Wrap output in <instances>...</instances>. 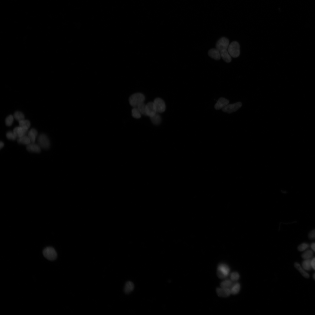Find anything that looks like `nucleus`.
<instances>
[{
  "instance_id": "f257e3e1",
  "label": "nucleus",
  "mask_w": 315,
  "mask_h": 315,
  "mask_svg": "<svg viewBox=\"0 0 315 315\" xmlns=\"http://www.w3.org/2000/svg\"><path fill=\"white\" fill-rule=\"evenodd\" d=\"M145 97L144 94L141 93H138L134 94L129 98V101L132 107H137L141 103H144Z\"/></svg>"
},
{
  "instance_id": "f03ea898",
  "label": "nucleus",
  "mask_w": 315,
  "mask_h": 315,
  "mask_svg": "<svg viewBox=\"0 0 315 315\" xmlns=\"http://www.w3.org/2000/svg\"><path fill=\"white\" fill-rule=\"evenodd\" d=\"M227 50L231 57L234 58L238 57L240 53L239 43L236 41L233 42L229 45Z\"/></svg>"
},
{
  "instance_id": "7ed1b4c3",
  "label": "nucleus",
  "mask_w": 315,
  "mask_h": 315,
  "mask_svg": "<svg viewBox=\"0 0 315 315\" xmlns=\"http://www.w3.org/2000/svg\"><path fill=\"white\" fill-rule=\"evenodd\" d=\"M230 271V268L227 264H220L217 268V276L220 279L225 278L229 275Z\"/></svg>"
},
{
  "instance_id": "20e7f679",
  "label": "nucleus",
  "mask_w": 315,
  "mask_h": 315,
  "mask_svg": "<svg viewBox=\"0 0 315 315\" xmlns=\"http://www.w3.org/2000/svg\"><path fill=\"white\" fill-rule=\"evenodd\" d=\"M43 253L45 257L50 261H53L56 259L57 257L56 252L52 247H47L43 250Z\"/></svg>"
},
{
  "instance_id": "39448f33",
  "label": "nucleus",
  "mask_w": 315,
  "mask_h": 315,
  "mask_svg": "<svg viewBox=\"0 0 315 315\" xmlns=\"http://www.w3.org/2000/svg\"><path fill=\"white\" fill-rule=\"evenodd\" d=\"M38 144L44 149H49L50 145V142L47 136L44 134H40L38 138Z\"/></svg>"
},
{
  "instance_id": "423d86ee",
  "label": "nucleus",
  "mask_w": 315,
  "mask_h": 315,
  "mask_svg": "<svg viewBox=\"0 0 315 315\" xmlns=\"http://www.w3.org/2000/svg\"><path fill=\"white\" fill-rule=\"evenodd\" d=\"M229 45V40L225 37H222L216 42V49L220 51L223 50H227Z\"/></svg>"
},
{
  "instance_id": "0eeeda50",
  "label": "nucleus",
  "mask_w": 315,
  "mask_h": 315,
  "mask_svg": "<svg viewBox=\"0 0 315 315\" xmlns=\"http://www.w3.org/2000/svg\"><path fill=\"white\" fill-rule=\"evenodd\" d=\"M242 106V103L238 102L234 104H229L223 108L222 110L225 112L231 114L237 111Z\"/></svg>"
},
{
  "instance_id": "6e6552de",
  "label": "nucleus",
  "mask_w": 315,
  "mask_h": 315,
  "mask_svg": "<svg viewBox=\"0 0 315 315\" xmlns=\"http://www.w3.org/2000/svg\"><path fill=\"white\" fill-rule=\"evenodd\" d=\"M153 103L156 107L157 113H162L165 111L166 104L162 99L160 98H156L154 100Z\"/></svg>"
},
{
  "instance_id": "1a4fd4ad",
  "label": "nucleus",
  "mask_w": 315,
  "mask_h": 315,
  "mask_svg": "<svg viewBox=\"0 0 315 315\" xmlns=\"http://www.w3.org/2000/svg\"><path fill=\"white\" fill-rule=\"evenodd\" d=\"M146 113L147 116L150 118L153 116L157 113L156 107L154 103L149 102L146 105Z\"/></svg>"
},
{
  "instance_id": "9d476101",
  "label": "nucleus",
  "mask_w": 315,
  "mask_h": 315,
  "mask_svg": "<svg viewBox=\"0 0 315 315\" xmlns=\"http://www.w3.org/2000/svg\"><path fill=\"white\" fill-rule=\"evenodd\" d=\"M28 129L26 127H22L19 126L15 128L13 130V132L17 138H21L25 135L28 131Z\"/></svg>"
},
{
  "instance_id": "9b49d317",
  "label": "nucleus",
  "mask_w": 315,
  "mask_h": 315,
  "mask_svg": "<svg viewBox=\"0 0 315 315\" xmlns=\"http://www.w3.org/2000/svg\"><path fill=\"white\" fill-rule=\"evenodd\" d=\"M229 103V101L227 99L223 98H220L219 99L215 104L214 106L215 109L216 110H222L228 105Z\"/></svg>"
},
{
  "instance_id": "f8f14e48",
  "label": "nucleus",
  "mask_w": 315,
  "mask_h": 315,
  "mask_svg": "<svg viewBox=\"0 0 315 315\" xmlns=\"http://www.w3.org/2000/svg\"><path fill=\"white\" fill-rule=\"evenodd\" d=\"M27 150L31 152L34 153H40L41 151V147L38 144L34 143H31L27 145Z\"/></svg>"
},
{
  "instance_id": "ddd939ff",
  "label": "nucleus",
  "mask_w": 315,
  "mask_h": 315,
  "mask_svg": "<svg viewBox=\"0 0 315 315\" xmlns=\"http://www.w3.org/2000/svg\"><path fill=\"white\" fill-rule=\"evenodd\" d=\"M216 291L218 295L220 297H226L231 294L230 290L227 288H217Z\"/></svg>"
},
{
  "instance_id": "4468645a",
  "label": "nucleus",
  "mask_w": 315,
  "mask_h": 315,
  "mask_svg": "<svg viewBox=\"0 0 315 315\" xmlns=\"http://www.w3.org/2000/svg\"><path fill=\"white\" fill-rule=\"evenodd\" d=\"M208 54L210 57L216 60H219L221 58L220 51L216 49H210L208 51Z\"/></svg>"
},
{
  "instance_id": "2eb2a0df",
  "label": "nucleus",
  "mask_w": 315,
  "mask_h": 315,
  "mask_svg": "<svg viewBox=\"0 0 315 315\" xmlns=\"http://www.w3.org/2000/svg\"><path fill=\"white\" fill-rule=\"evenodd\" d=\"M38 135V132L35 129H31L28 132V136L30 140L31 143H35Z\"/></svg>"
},
{
  "instance_id": "dca6fc26",
  "label": "nucleus",
  "mask_w": 315,
  "mask_h": 315,
  "mask_svg": "<svg viewBox=\"0 0 315 315\" xmlns=\"http://www.w3.org/2000/svg\"><path fill=\"white\" fill-rule=\"evenodd\" d=\"M220 56L226 62L229 63L231 61V56L227 50H223L220 51Z\"/></svg>"
},
{
  "instance_id": "f3484780",
  "label": "nucleus",
  "mask_w": 315,
  "mask_h": 315,
  "mask_svg": "<svg viewBox=\"0 0 315 315\" xmlns=\"http://www.w3.org/2000/svg\"><path fill=\"white\" fill-rule=\"evenodd\" d=\"M134 286L133 282L128 281L126 283L124 288V292L126 294H129L134 290Z\"/></svg>"
},
{
  "instance_id": "a211bd4d",
  "label": "nucleus",
  "mask_w": 315,
  "mask_h": 315,
  "mask_svg": "<svg viewBox=\"0 0 315 315\" xmlns=\"http://www.w3.org/2000/svg\"><path fill=\"white\" fill-rule=\"evenodd\" d=\"M294 266L305 278H308L309 277V275L305 271V270L303 267H301L299 263L297 262L295 263Z\"/></svg>"
},
{
  "instance_id": "6ab92c4d",
  "label": "nucleus",
  "mask_w": 315,
  "mask_h": 315,
  "mask_svg": "<svg viewBox=\"0 0 315 315\" xmlns=\"http://www.w3.org/2000/svg\"><path fill=\"white\" fill-rule=\"evenodd\" d=\"M17 142L18 143L27 145L31 143V140L28 136L26 135L18 138L17 140Z\"/></svg>"
},
{
  "instance_id": "aec40b11",
  "label": "nucleus",
  "mask_w": 315,
  "mask_h": 315,
  "mask_svg": "<svg viewBox=\"0 0 315 315\" xmlns=\"http://www.w3.org/2000/svg\"><path fill=\"white\" fill-rule=\"evenodd\" d=\"M302 267L306 270L310 271L312 267L311 264V260L310 259L305 260L302 263Z\"/></svg>"
},
{
  "instance_id": "412c9836",
  "label": "nucleus",
  "mask_w": 315,
  "mask_h": 315,
  "mask_svg": "<svg viewBox=\"0 0 315 315\" xmlns=\"http://www.w3.org/2000/svg\"><path fill=\"white\" fill-rule=\"evenodd\" d=\"M150 118L152 123L155 125H159L162 121L161 117L157 113L153 116Z\"/></svg>"
},
{
  "instance_id": "4be33fe9",
  "label": "nucleus",
  "mask_w": 315,
  "mask_h": 315,
  "mask_svg": "<svg viewBox=\"0 0 315 315\" xmlns=\"http://www.w3.org/2000/svg\"><path fill=\"white\" fill-rule=\"evenodd\" d=\"M240 287L239 283H236L231 288L230 290L231 293L233 294H236L239 292Z\"/></svg>"
},
{
  "instance_id": "5701e85b",
  "label": "nucleus",
  "mask_w": 315,
  "mask_h": 315,
  "mask_svg": "<svg viewBox=\"0 0 315 315\" xmlns=\"http://www.w3.org/2000/svg\"><path fill=\"white\" fill-rule=\"evenodd\" d=\"M313 252L310 250L305 251L302 255V258L304 260L310 259L313 255Z\"/></svg>"
},
{
  "instance_id": "b1692460",
  "label": "nucleus",
  "mask_w": 315,
  "mask_h": 315,
  "mask_svg": "<svg viewBox=\"0 0 315 315\" xmlns=\"http://www.w3.org/2000/svg\"><path fill=\"white\" fill-rule=\"evenodd\" d=\"M14 118L18 121L23 120L25 118V116L24 114L21 112L19 111L15 112L14 114Z\"/></svg>"
},
{
  "instance_id": "393cba45",
  "label": "nucleus",
  "mask_w": 315,
  "mask_h": 315,
  "mask_svg": "<svg viewBox=\"0 0 315 315\" xmlns=\"http://www.w3.org/2000/svg\"><path fill=\"white\" fill-rule=\"evenodd\" d=\"M19 126L21 127H26L29 129L30 126L31 124L30 121L24 119L19 121Z\"/></svg>"
},
{
  "instance_id": "a878e982",
  "label": "nucleus",
  "mask_w": 315,
  "mask_h": 315,
  "mask_svg": "<svg viewBox=\"0 0 315 315\" xmlns=\"http://www.w3.org/2000/svg\"><path fill=\"white\" fill-rule=\"evenodd\" d=\"M232 282L231 280L229 279L226 280L220 284V286L222 288H228L230 287L232 285Z\"/></svg>"
},
{
  "instance_id": "bb28decb",
  "label": "nucleus",
  "mask_w": 315,
  "mask_h": 315,
  "mask_svg": "<svg viewBox=\"0 0 315 315\" xmlns=\"http://www.w3.org/2000/svg\"><path fill=\"white\" fill-rule=\"evenodd\" d=\"M132 116L134 118L137 119L140 118L141 117V113L136 107L134 108L132 110Z\"/></svg>"
},
{
  "instance_id": "cd10ccee",
  "label": "nucleus",
  "mask_w": 315,
  "mask_h": 315,
  "mask_svg": "<svg viewBox=\"0 0 315 315\" xmlns=\"http://www.w3.org/2000/svg\"><path fill=\"white\" fill-rule=\"evenodd\" d=\"M14 116L12 115H10L7 116L5 120L6 125L8 127L11 126L14 122Z\"/></svg>"
},
{
  "instance_id": "c85d7f7f",
  "label": "nucleus",
  "mask_w": 315,
  "mask_h": 315,
  "mask_svg": "<svg viewBox=\"0 0 315 315\" xmlns=\"http://www.w3.org/2000/svg\"><path fill=\"white\" fill-rule=\"evenodd\" d=\"M146 105L143 103L140 104L137 107L141 114L145 116H147L146 113Z\"/></svg>"
},
{
  "instance_id": "c756f323",
  "label": "nucleus",
  "mask_w": 315,
  "mask_h": 315,
  "mask_svg": "<svg viewBox=\"0 0 315 315\" xmlns=\"http://www.w3.org/2000/svg\"><path fill=\"white\" fill-rule=\"evenodd\" d=\"M6 136L8 139L10 140H15L17 138L13 132L11 131L8 132L6 133Z\"/></svg>"
},
{
  "instance_id": "7c9ffc66",
  "label": "nucleus",
  "mask_w": 315,
  "mask_h": 315,
  "mask_svg": "<svg viewBox=\"0 0 315 315\" xmlns=\"http://www.w3.org/2000/svg\"><path fill=\"white\" fill-rule=\"evenodd\" d=\"M309 245L307 243H303L299 245L298 249L300 251H305L309 247Z\"/></svg>"
},
{
  "instance_id": "2f4dec72",
  "label": "nucleus",
  "mask_w": 315,
  "mask_h": 315,
  "mask_svg": "<svg viewBox=\"0 0 315 315\" xmlns=\"http://www.w3.org/2000/svg\"><path fill=\"white\" fill-rule=\"evenodd\" d=\"M240 277L239 273L236 272L233 273L231 275V278L232 281H236L238 280Z\"/></svg>"
},
{
  "instance_id": "473e14b6",
  "label": "nucleus",
  "mask_w": 315,
  "mask_h": 315,
  "mask_svg": "<svg viewBox=\"0 0 315 315\" xmlns=\"http://www.w3.org/2000/svg\"><path fill=\"white\" fill-rule=\"evenodd\" d=\"M308 237L311 239H315V229L310 232L308 234Z\"/></svg>"
},
{
  "instance_id": "72a5a7b5",
  "label": "nucleus",
  "mask_w": 315,
  "mask_h": 315,
  "mask_svg": "<svg viewBox=\"0 0 315 315\" xmlns=\"http://www.w3.org/2000/svg\"><path fill=\"white\" fill-rule=\"evenodd\" d=\"M311 264L312 268L315 270V257L313 258L311 260Z\"/></svg>"
},
{
  "instance_id": "f704fd0d",
  "label": "nucleus",
  "mask_w": 315,
  "mask_h": 315,
  "mask_svg": "<svg viewBox=\"0 0 315 315\" xmlns=\"http://www.w3.org/2000/svg\"><path fill=\"white\" fill-rule=\"evenodd\" d=\"M311 247L312 250L315 252V243H312L311 244Z\"/></svg>"
},
{
  "instance_id": "c9c22d12",
  "label": "nucleus",
  "mask_w": 315,
  "mask_h": 315,
  "mask_svg": "<svg viewBox=\"0 0 315 315\" xmlns=\"http://www.w3.org/2000/svg\"><path fill=\"white\" fill-rule=\"evenodd\" d=\"M4 146V143L3 142H0V148L2 149L3 148Z\"/></svg>"
},
{
  "instance_id": "e433bc0d",
  "label": "nucleus",
  "mask_w": 315,
  "mask_h": 315,
  "mask_svg": "<svg viewBox=\"0 0 315 315\" xmlns=\"http://www.w3.org/2000/svg\"><path fill=\"white\" fill-rule=\"evenodd\" d=\"M313 277L314 279L315 280V273L313 274Z\"/></svg>"
}]
</instances>
